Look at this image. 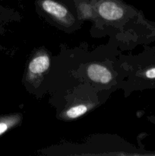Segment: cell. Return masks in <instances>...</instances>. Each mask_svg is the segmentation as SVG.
Masks as SVG:
<instances>
[{"label":"cell","mask_w":155,"mask_h":156,"mask_svg":"<svg viewBox=\"0 0 155 156\" xmlns=\"http://www.w3.org/2000/svg\"><path fill=\"white\" fill-rule=\"evenodd\" d=\"M94 6L100 16L109 22L119 21L126 13L124 6L116 0H97Z\"/></svg>","instance_id":"cell-1"},{"label":"cell","mask_w":155,"mask_h":156,"mask_svg":"<svg viewBox=\"0 0 155 156\" xmlns=\"http://www.w3.org/2000/svg\"><path fill=\"white\" fill-rule=\"evenodd\" d=\"M40 5L47 15L63 25L69 27L74 22V18L68 9L55 0H41Z\"/></svg>","instance_id":"cell-2"},{"label":"cell","mask_w":155,"mask_h":156,"mask_svg":"<svg viewBox=\"0 0 155 156\" xmlns=\"http://www.w3.org/2000/svg\"><path fill=\"white\" fill-rule=\"evenodd\" d=\"M87 75L93 82L98 84H109L112 80V73L102 64L94 62L87 67Z\"/></svg>","instance_id":"cell-3"},{"label":"cell","mask_w":155,"mask_h":156,"mask_svg":"<svg viewBox=\"0 0 155 156\" xmlns=\"http://www.w3.org/2000/svg\"><path fill=\"white\" fill-rule=\"evenodd\" d=\"M50 65V59L45 53H40L34 56L28 64L29 76L38 77L47 71Z\"/></svg>","instance_id":"cell-4"},{"label":"cell","mask_w":155,"mask_h":156,"mask_svg":"<svg viewBox=\"0 0 155 156\" xmlns=\"http://www.w3.org/2000/svg\"><path fill=\"white\" fill-rule=\"evenodd\" d=\"M21 120L19 114L0 115V136L16 126Z\"/></svg>","instance_id":"cell-5"},{"label":"cell","mask_w":155,"mask_h":156,"mask_svg":"<svg viewBox=\"0 0 155 156\" xmlns=\"http://www.w3.org/2000/svg\"><path fill=\"white\" fill-rule=\"evenodd\" d=\"M89 106L84 104H79L68 108L65 112V117L67 120H74L86 114L89 111Z\"/></svg>","instance_id":"cell-6"},{"label":"cell","mask_w":155,"mask_h":156,"mask_svg":"<svg viewBox=\"0 0 155 156\" xmlns=\"http://www.w3.org/2000/svg\"><path fill=\"white\" fill-rule=\"evenodd\" d=\"M78 11L80 15L85 18H90L93 16V13H94V10L92 6L87 2L80 3L78 6Z\"/></svg>","instance_id":"cell-7"},{"label":"cell","mask_w":155,"mask_h":156,"mask_svg":"<svg viewBox=\"0 0 155 156\" xmlns=\"http://www.w3.org/2000/svg\"><path fill=\"white\" fill-rule=\"evenodd\" d=\"M141 76L144 80L155 83V66H150L141 73Z\"/></svg>","instance_id":"cell-8"},{"label":"cell","mask_w":155,"mask_h":156,"mask_svg":"<svg viewBox=\"0 0 155 156\" xmlns=\"http://www.w3.org/2000/svg\"><path fill=\"white\" fill-rule=\"evenodd\" d=\"M2 13L0 12V34H1L2 32ZM0 49H2L1 46H0Z\"/></svg>","instance_id":"cell-9"}]
</instances>
